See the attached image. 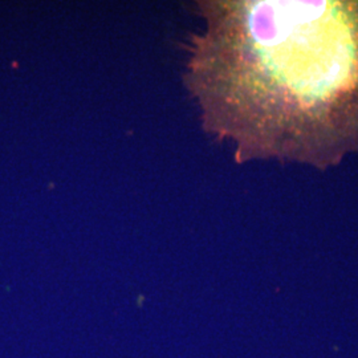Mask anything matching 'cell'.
<instances>
[{
	"label": "cell",
	"instance_id": "obj_1",
	"mask_svg": "<svg viewBox=\"0 0 358 358\" xmlns=\"http://www.w3.org/2000/svg\"><path fill=\"white\" fill-rule=\"evenodd\" d=\"M185 83L234 159L325 171L358 152V0H202Z\"/></svg>",
	"mask_w": 358,
	"mask_h": 358
}]
</instances>
